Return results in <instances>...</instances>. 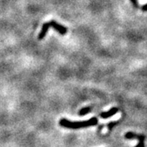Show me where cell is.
Returning <instances> with one entry per match:
<instances>
[{
  "mask_svg": "<svg viewBox=\"0 0 147 147\" xmlns=\"http://www.w3.org/2000/svg\"><path fill=\"white\" fill-rule=\"evenodd\" d=\"M91 110H92V108H90V107H85V108H83L82 110H80L79 115H85L90 113Z\"/></svg>",
  "mask_w": 147,
  "mask_h": 147,
  "instance_id": "5",
  "label": "cell"
},
{
  "mask_svg": "<svg viewBox=\"0 0 147 147\" xmlns=\"http://www.w3.org/2000/svg\"><path fill=\"white\" fill-rule=\"evenodd\" d=\"M125 138L126 139H137L138 141L141 140L142 138H145V136L143 135H138V134H136L134 132H131V131H129L125 134Z\"/></svg>",
  "mask_w": 147,
  "mask_h": 147,
  "instance_id": "4",
  "label": "cell"
},
{
  "mask_svg": "<svg viewBox=\"0 0 147 147\" xmlns=\"http://www.w3.org/2000/svg\"><path fill=\"white\" fill-rule=\"evenodd\" d=\"M97 123H98V119L96 117L91 118L89 120L82 121V122H71L66 119H62L60 120V125L69 129H79V128L95 126L97 124Z\"/></svg>",
  "mask_w": 147,
  "mask_h": 147,
  "instance_id": "1",
  "label": "cell"
},
{
  "mask_svg": "<svg viewBox=\"0 0 147 147\" xmlns=\"http://www.w3.org/2000/svg\"><path fill=\"white\" fill-rule=\"evenodd\" d=\"M118 111H119V109L114 107V108H111V109H110V110H108V111H105V112L101 113L100 115V116L102 119H108V118H110L111 116L115 115V114L118 113Z\"/></svg>",
  "mask_w": 147,
  "mask_h": 147,
  "instance_id": "3",
  "label": "cell"
},
{
  "mask_svg": "<svg viewBox=\"0 0 147 147\" xmlns=\"http://www.w3.org/2000/svg\"><path fill=\"white\" fill-rule=\"evenodd\" d=\"M144 141H145V138H142L141 140H139V143H138V145L136 147H145Z\"/></svg>",
  "mask_w": 147,
  "mask_h": 147,
  "instance_id": "6",
  "label": "cell"
},
{
  "mask_svg": "<svg viewBox=\"0 0 147 147\" xmlns=\"http://www.w3.org/2000/svg\"><path fill=\"white\" fill-rule=\"evenodd\" d=\"M140 8H141L143 11H147V4H145V5H143L142 7H140Z\"/></svg>",
  "mask_w": 147,
  "mask_h": 147,
  "instance_id": "8",
  "label": "cell"
},
{
  "mask_svg": "<svg viewBox=\"0 0 147 147\" xmlns=\"http://www.w3.org/2000/svg\"><path fill=\"white\" fill-rule=\"evenodd\" d=\"M50 28H53L54 30H57L60 34H61V35H65V34L67 33V29L64 26L59 24L58 22H57V21H49V22L45 23V24L42 26V30H41V31L39 33V35H38V39H42V38L45 37L47 30H48Z\"/></svg>",
  "mask_w": 147,
  "mask_h": 147,
  "instance_id": "2",
  "label": "cell"
},
{
  "mask_svg": "<svg viewBox=\"0 0 147 147\" xmlns=\"http://www.w3.org/2000/svg\"><path fill=\"white\" fill-rule=\"evenodd\" d=\"M116 124V123H114V122H112V123H110L108 125H107V127L109 128V129H112L113 128V127L115 126Z\"/></svg>",
  "mask_w": 147,
  "mask_h": 147,
  "instance_id": "7",
  "label": "cell"
}]
</instances>
